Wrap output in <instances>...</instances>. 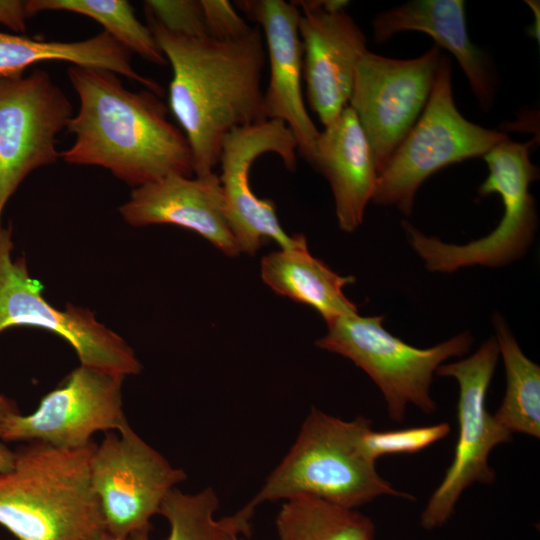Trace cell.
I'll use <instances>...</instances> for the list:
<instances>
[{
    "mask_svg": "<svg viewBox=\"0 0 540 540\" xmlns=\"http://www.w3.org/2000/svg\"><path fill=\"white\" fill-rule=\"evenodd\" d=\"M145 14L171 65L169 107L190 145L194 174L212 173L228 132L267 120L261 89L266 60L263 34L252 26L235 40L189 37L167 31Z\"/></svg>",
    "mask_w": 540,
    "mask_h": 540,
    "instance_id": "cell-1",
    "label": "cell"
},
{
    "mask_svg": "<svg viewBox=\"0 0 540 540\" xmlns=\"http://www.w3.org/2000/svg\"><path fill=\"white\" fill-rule=\"evenodd\" d=\"M219 499L213 488L196 493L173 489L164 499L159 514L169 524V534L164 540H227L230 535L250 534L252 517L241 509L232 515L217 519ZM150 531L137 533L133 540H152Z\"/></svg>",
    "mask_w": 540,
    "mask_h": 540,
    "instance_id": "cell-24",
    "label": "cell"
},
{
    "mask_svg": "<svg viewBox=\"0 0 540 540\" xmlns=\"http://www.w3.org/2000/svg\"><path fill=\"white\" fill-rule=\"evenodd\" d=\"M72 116V103L48 72L0 77V230L21 183L60 158L57 136Z\"/></svg>",
    "mask_w": 540,
    "mask_h": 540,
    "instance_id": "cell-11",
    "label": "cell"
},
{
    "mask_svg": "<svg viewBox=\"0 0 540 540\" xmlns=\"http://www.w3.org/2000/svg\"><path fill=\"white\" fill-rule=\"evenodd\" d=\"M227 540H245V539L241 538L239 535H230Z\"/></svg>",
    "mask_w": 540,
    "mask_h": 540,
    "instance_id": "cell-33",
    "label": "cell"
},
{
    "mask_svg": "<svg viewBox=\"0 0 540 540\" xmlns=\"http://www.w3.org/2000/svg\"><path fill=\"white\" fill-rule=\"evenodd\" d=\"M96 443L68 449L26 442L0 471V525L17 540H100L104 520L90 480Z\"/></svg>",
    "mask_w": 540,
    "mask_h": 540,
    "instance_id": "cell-3",
    "label": "cell"
},
{
    "mask_svg": "<svg viewBox=\"0 0 540 540\" xmlns=\"http://www.w3.org/2000/svg\"><path fill=\"white\" fill-rule=\"evenodd\" d=\"M382 316H339L327 322L316 341L324 350L342 355L361 368L380 389L390 419L401 422L408 405L429 415L436 410L430 386L436 369L451 357L466 354L473 338L460 333L430 348L414 347L388 332Z\"/></svg>",
    "mask_w": 540,
    "mask_h": 540,
    "instance_id": "cell-6",
    "label": "cell"
},
{
    "mask_svg": "<svg viewBox=\"0 0 540 540\" xmlns=\"http://www.w3.org/2000/svg\"><path fill=\"white\" fill-rule=\"evenodd\" d=\"M275 523L279 540H374L375 536L368 516L312 496L285 500Z\"/></svg>",
    "mask_w": 540,
    "mask_h": 540,
    "instance_id": "cell-23",
    "label": "cell"
},
{
    "mask_svg": "<svg viewBox=\"0 0 540 540\" xmlns=\"http://www.w3.org/2000/svg\"><path fill=\"white\" fill-rule=\"evenodd\" d=\"M17 411L16 404L0 392V426L8 415Z\"/></svg>",
    "mask_w": 540,
    "mask_h": 540,
    "instance_id": "cell-31",
    "label": "cell"
},
{
    "mask_svg": "<svg viewBox=\"0 0 540 540\" xmlns=\"http://www.w3.org/2000/svg\"><path fill=\"white\" fill-rule=\"evenodd\" d=\"M131 54L105 31L71 42L45 41L0 32V77L22 75L27 68L39 62L63 61L112 71L161 96L163 89L159 83L134 69Z\"/></svg>",
    "mask_w": 540,
    "mask_h": 540,
    "instance_id": "cell-21",
    "label": "cell"
},
{
    "mask_svg": "<svg viewBox=\"0 0 540 540\" xmlns=\"http://www.w3.org/2000/svg\"><path fill=\"white\" fill-rule=\"evenodd\" d=\"M14 450L8 448L3 441L0 440V471H8L14 465Z\"/></svg>",
    "mask_w": 540,
    "mask_h": 540,
    "instance_id": "cell-30",
    "label": "cell"
},
{
    "mask_svg": "<svg viewBox=\"0 0 540 540\" xmlns=\"http://www.w3.org/2000/svg\"><path fill=\"white\" fill-rule=\"evenodd\" d=\"M118 212L131 226L176 225L197 233L227 256L241 253L225 215L215 172L195 177L171 174L133 188Z\"/></svg>",
    "mask_w": 540,
    "mask_h": 540,
    "instance_id": "cell-17",
    "label": "cell"
},
{
    "mask_svg": "<svg viewBox=\"0 0 540 540\" xmlns=\"http://www.w3.org/2000/svg\"><path fill=\"white\" fill-rule=\"evenodd\" d=\"M260 27L270 62V78L263 93L267 120L283 122L292 132L299 153L311 163L319 131L302 95L303 51L298 32L300 9L283 0L237 2Z\"/></svg>",
    "mask_w": 540,
    "mask_h": 540,
    "instance_id": "cell-16",
    "label": "cell"
},
{
    "mask_svg": "<svg viewBox=\"0 0 540 540\" xmlns=\"http://www.w3.org/2000/svg\"><path fill=\"white\" fill-rule=\"evenodd\" d=\"M26 7L30 17L44 11H66L89 17L131 53L156 65L167 63L150 29L138 20L126 0H29Z\"/></svg>",
    "mask_w": 540,
    "mask_h": 540,
    "instance_id": "cell-25",
    "label": "cell"
},
{
    "mask_svg": "<svg viewBox=\"0 0 540 540\" xmlns=\"http://www.w3.org/2000/svg\"><path fill=\"white\" fill-rule=\"evenodd\" d=\"M404 31L428 34L436 46L451 52L464 71L472 93L483 111L496 97V76L487 55L468 35L463 0H414L382 12L373 20V38L378 44Z\"/></svg>",
    "mask_w": 540,
    "mask_h": 540,
    "instance_id": "cell-18",
    "label": "cell"
},
{
    "mask_svg": "<svg viewBox=\"0 0 540 540\" xmlns=\"http://www.w3.org/2000/svg\"><path fill=\"white\" fill-rule=\"evenodd\" d=\"M310 164L329 182L339 228L355 231L372 201L378 173L367 137L350 106L319 133Z\"/></svg>",
    "mask_w": 540,
    "mask_h": 540,
    "instance_id": "cell-19",
    "label": "cell"
},
{
    "mask_svg": "<svg viewBox=\"0 0 540 540\" xmlns=\"http://www.w3.org/2000/svg\"><path fill=\"white\" fill-rule=\"evenodd\" d=\"M493 324L506 375L505 394L493 415L510 433H521L538 439L540 367L524 354L500 314H495Z\"/></svg>",
    "mask_w": 540,
    "mask_h": 540,
    "instance_id": "cell-22",
    "label": "cell"
},
{
    "mask_svg": "<svg viewBox=\"0 0 540 540\" xmlns=\"http://www.w3.org/2000/svg\"><path fill=\"white\" fill-rule=\"evenodd\" d=\"M451 61L441 55L436 78L420 117L378 175L372 201L405 215L432 174L448 165L484 156L507 135L468 121L457 109Z\"/></svg>",
    "mask_w": 540,
    "mask_h": 540,
    "instance_id": "cell-7",
    "label": "cell"
},
{
    "mask_svg": "<svg viewBox=\"0 0 540 540\" xmlns=\"http://www.w3.org/2000/svg\"><path fill=\"white\" fill-rule=\"evenodd\" d=\"M124 380L79 364L33 412L8 415L0 426V440L75 449L92 443L98 432H119L129 425L123 408Z\"/></svg>",
    "mask_w": 540,
    "mask_h": 540,
    "instance_id": "cell-12",
    "label": "cell"
},
{
    "mask_svg": "<svg viewBox=\"0 0 540 540\" xmlns=\"http://www.w3.org/2000/svg\"><path fill=\"white\" fill-rule=\"evenodd\" d=\"M531 145L507 138L483 156L489 174L478 194H499L504 206L500 222L487 236L462 245L451 244L402 222L411 247L427 270L451 273L475 265L499 267L526 253L537 229L536 203L529 187L539 178V169L530 160Z\"/></svg>",
    "mask_w": 540,
    "mask_h": 540,
    "instance_id": "cell-5",
    "label": "cell"
},
{
    "mask_svg": "<svg viewBox=\"0 0 540 540\" xmlns=\"http://www.w3.org/2000/svg\"><path fill=\"white\" fill-rule=\"evenodd\" d=\"M371 421H345L313 407L298 436L261 489L241 509L250 516L267 501L317 497L355 509L381 496L415 499L395 489L376 470L362 449Z\"/></svg>",
    "mask_w": 540,
    "mask_h": 540,
    "instance_id": "cell-4",
    "label": "cell"
},
{
    "mask_svg": "<svg viewBox=\"0 0 540 540\" xmlns=\"http://www.w3.org/2000/svg\"><path fill=\"white\" fill-rule=\"evenodd\" d=\"M296 150L292 132L278 120L237 127L224 136L219 179L225 215L241 253L255 254L265 239H272L280 248H289L303 236H290L284 231L272 200L256 196L249 180L252 164L265 153L277 154L285 167L294 171Z\"/></svg>",
    "mask_w": 540,
    "mask_h": 540,
    "instance_id": "cell-14",
    "label": "cell"
},
{
    "mask_svg": "<svg viewBox=\"0 0 540 540\" xmlns=\"http://www.w3.org/2000/svg\"><path fill=\"white\" fill-rule=\"evenodd\" d=\"M100 540H133L132 537H128V538H117V537H114L106 532H104V534L102 535L101 539Z\"/></svg>",
    "mask_w": 540,
    "mask_h": 540,
    "instance_id": "cell-32",
    "label": "cell"
},
{
    "mask_svg": "<svg viewBox=\"0 0 540 540\" xmlns=\"http://www.w3.org/2000/svg\"><path fill=\"white\" fill-rule=\"evenodd\" d=\"M187 478L130 425L105 434L90 461V480L105 532L128 538L151 530L166 496Z\"/></svg>",
    "mask_w": 540,
    "mask_h": 540,
    "instance_id": "cell-10",
    "label": "cell"
},
{
    "mask_svg": "<svg viewBox=\"0 0 540 540\" xmlns=\"http://www.w3.org/2000/svg\"><path fill=\"white\" fill-rule=\"evenodd\" d=\"M450 430L446 422L387 431H374L371 427L362 437V449L370 460L376 462L385 455L419 452L446 437Z\"/></svg>",
    "mask_w": 540,
    "mask_h": 540,
    "instance_id": "cell-26",
    "label": "cell"
},
{
    "mask_svg": "<svg viewBox=\"0 0 540 540\" xmlns=\"http://www.w3.org/2000/svg\"><path fill=\"white\" fill-rule=\"evenodd\" d=\"M499 357L497 341L490 338L471 356L443 363L436 369V375L452 377L459 384V433L451 465L421 514L424 529L445 524L461 494L471 484H490L495 480V471L488 461L490 452L497 445L509 442L513 435L488 412L485 404Z\"/></svg>",
    "mask_w": 540,
    "mask_h": 540,
    "instance_id": "cell-9",
    "label": "cell"
},
{
    "mask_svg": "<svg viewBox=\"0 0 540 540\" xmlns=\"http://www.w3.org/2000/svg\"><path fill=\"white\" fill-rule=\"evenodd\" d=\"M29 17L26 1L0 0V24L16 33H23L26 31V21Z\"/></svg>",
    "mask_w": 540,
    "mask_h": 540,
    "instance_id": "cell-29",
    "label": "cell"
},
{
    "mask_svg": "<svg viewBox=\"0 0 540 540\" xmlns=\"http://www.w3.org/2000/svg\"><path fill=\"white\" fill-rule=\"evenodd\" d=\"M208 35L218 40H235L247 35L252 26L226 0H200Z\"/></svg>",
    "mask_w": 540,
    "mask_h": 540,
    "instance_id": "cell-28",
    "label": "cell"
},
{
    "mask_svg": "<svg viewBox=\"0 0 540 540\" xmlns=\"http://www.w3.org/2000/svg\"><path fill=\"white\" fill-rule=\"evenodd\" d=\"M441 55L433 46L414 59L370 51L360 59L348 106L367 137L378 175L424 110Z\"/></svg>",
    "mask_w": 540,
    "mask_h": 540,
    "instance_id": "cell-13",
    "label": "cell"
},
{
    "mask_svg": "<svg viewBox=\"0 0 540 540\" xmlns=\"http://www.w3.org/2000/svg\"><path fill=\"white\" fill-rule=\"evenodd\" d=\"M293 3L301 8L298 32L308 103L325 127L349 104L356 67L368 51L366 36L345 10L325 9L319 0Z\"/></svg>",
    "mask_w": 540,
    "mask_h": 540,
    "instance_id": "cell-15",
    "label": "cell"
},
{
    "mask_svg": "<svg viewBox=\"0 0 540 540\" xmlns=\"http://www.w3.org/2000/svg\"><path fill=\"white\" fill-rule=\"evenodd\" d=\"M67 75L79 109L66 125L74 142L60 151L64 162L102 167L132 188L171 174L195 175L187 138L157 94L130 91L105 69L70 65Z\"/></svg>",
    "mask_w": 540,
    "mask_h": 540,
    "instance_id": "cell-2",
    "label": "cell"
},
{
    "mask_svg": "<svg viewBox=\"0 0 540 540\" xmlns=\"http://www.w3.org/2000/svg\"><path fill=\"white\" fill-rule=\"evenodd\" d=\"M12 226L0 230V333L14 327L43 329L66 341L80 365L121 377L138 375L142 364L132 347L88 308L60 309L43 295L24 257H13Z\"/></svg>",
    "mask_w": 540,
    "mask_h": 540,
    "instance_id": "cell-8",
    "label": "cell"
},
{
    "mask_svg": "<svg viewBox=\"0 0 540 540\" xmlns=\"http://www.w3.org/2000/svg\"><path fill=\"white\" fill-rule=\"evenodd\" d=\"M144 7L169 32L189 37L209 36L200 0H148Z\"/></svg>",
    "mask_w": 540,
    "mask_h": 540,
    "instance_id": "cell-27",
    "label": "cell"
},
{
    "mask_svg": "<svg viewBox=\"0 0 540 540\" xmlns=\"http://www.w3.org/2000/svg\"><path fill=\"white\" fill-rule=\"evenodd\" d=\"M260 272L263 282L276 294L311 306L326 323L358 312L344 292L355 277L339 275L314 257L304 235L296 245L265 255Z\"/></svg>",
    "mask_w": 540,
    "mask_h": 540,
    "instance_id": "cell-20",
    "label": "cell"
}]
</instances>
